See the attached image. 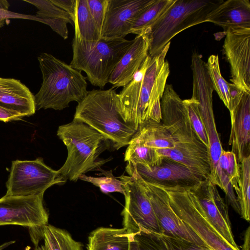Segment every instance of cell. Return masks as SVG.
Returning a JSON list of instances; mask_svg holds the SVG:
<instances>
[{
    "instance_id": "1",
    "label": "cell",
    "mask_w": 250,
    "mask_h": 250,
    "mask_svg": "<svg viewBox=\"0 0 250 250\" xmlns=\"http://www.w3.org/2000/svg\"><path fill=\"white\" fill-rule=\"evenodd\" d=\"M170 44L158 55H148L132 80L118 94L124 120L137 129L148 120L161 122L160 102L170 73L165 58Z\"/></svg>"
},
{
    "instance_id": "2",
    "label": "cell",
    "mask_w": 250,
    "mask_h": 250,
    "mask_svg": "<svg viewBox=\"0 0 250 250\" xmlns=\"http://www.w3.org/2000/svg\"><path fill=\"white\" fill-rule=\"evenodd\" d=\"M73 119L97 131L116 150L127 146L137 130L124 120L118 93L112 87L88 91L76 106Z\"/></svg>"
},
{
    "instance_id": "3",
    "label": "cell",
    "mask_w": 250,
    "mask_h": 250,
    "mask_svg": "<svg viewBox=\"0 0 250 250\" xmlns=\"http://www.w3.org/2000/svg\"><path fill=\"white\" fill-rule=\"evenodd\" d=\"M57 136L67 149V156L58 174L65 181L76 182L86 172L97 169L111 160L100 158L110 147L108 140L86 124L73 119L59 126Z\"/></svg>"
},
{
    "instance_id": "4",
    "label": "cell",
    "mask_w": 250,
    "mask_h": 250,
    "mask_svg": "<svg viewBox=\"0 0 250 250\" xmlns=\"http://www.w3.org/2000/svg\"><path fill=\"white\" fill-rule=\"evenodd\" d=\"M38 60L42 82L34 95L36 110H62L85 98L87 83L81 71L47 53L40 54Z\"/></svg>"
},
{
    "instance_id": "5",
    "label": "cell",
    "mask_w": 250,
    "mask_h": 250,
    "mask_svg": "<svg viewBox=\"0 0 250 250\" xmlns=\"http://www.w3.org/2000/svg\"><path fill=\"white\" fill-rule=\"evenodd\" d=\"M223 0H175L165 14L144 33L149 42L148 55H158L177 34L207 22L209 14Z\"/></svg>"
},
{
    "instance_id": "6",
    "label": "cell",
    "mask_w": 250,
    "mask_h": 250,
    "mask_svg": "<svg viewBox=\"0 0 250 250\" xmlns=\"http://www.w3.org/2000/svg\"><path fill=\"white\" fill-rule=\"evenodd\" d=\"M132 42L133 40L125 38H100L94 45L88 47L73 40V57L70 65L84 72L92 85L103 88Z\"/></svg>"
},
{
    "instance_id": "7",
    "label": "cell",
    "mask_w": 250,
    "mask_h": 250,
    "mask_svg": "<svg viewBox=\"0 0 250 250\" xmlns=\"http://www.w3.org/2000/svg\"><path fill=\"white\" fill-rule=\"evenodd\" d=\"M160 186L173 211L210 250H235L210 224L189 188Z\"/></svg>"
},
{
    "instance_id": "8",
    "label": "cell",
    "mask_w": 250,
    "mask_h": 250,
    "mask_svg": "<svg viewBox=\"0 0 250 250\" xmlns=\"http://www.w3.org/2000/svg\"><path fill=\"white\" fill-rule=\"evenodd\" d=\"M191 68L193 76L191 97L197 101L200 114L208 140L210 164L209 180L212 184L220 187L221 172L218 161L223 148L217 130L213 110L212 93L214 89L205 63H195Z\"/></svg>"
},
{
    "instance_id": "9",
    "label": "cell",
    "mask_w": 250,
    "mask_h": 250,
    "mask_svg": "<svg viewBox=\"0 0 250 250\" xmlns=\"http://www.w3.org/2000/svg\"><path fill=\"white\" fill-rule=\"evenodd\" d=\"M66 182L58 170L47 166L42 158L15 160L12 162L5 195L21 197L40 195L53 185Z\"/></svg>"
},
{
    "instance_id": "10",
    "label": "cell",
    "mask_w": 250,
    "mask_h": 250,
    "mask_svg": "<svg viewBox=\"0 0 250 250\" xmlns=\"http://www.w3.org/2000/svg\"><path fill=\"white\" fill-rule=\"evenodd\" d=\"M128 174L118 177L125 190V206L121 213L124 228L129 234L143 230L162 233L139 176L134 172Z\"/></svg>"
},
{
    "instance_id": "11",
    "label": "cell",
    "mask_w": 250,
    "mask_h": 250,
    "mask_svg": "<svg viewBox=\"0 0 250 250\" xmlns=\"http://www.w3.org/2000/svg\"><path fill=\"white\" fill-rule=\"evenodd\" d=\"M160 103L161 123L171 137L173 148H208L195 132L184 101L171 84H166Z\"/></svg>"
},
{
    "instance_id": "12",
    "label": "cell",
    "mask_w": 250,
    "mask_h": 250,
    "mask_svg": "<svg viewBox=\"0 0 250 250\" xmlns=\"http://www.w3.org/2000/svg\"><path fill=\"white\" fill-rule=\"evenodd\" d=\"M43 194L0 198V226L19 225L28 229L48 224L49 214L43 204Z\"/></svg>"
},
{
    "instance_id": "13",
    "label": "cell",
    "mask_w": 250,
    "mask_h": 250,
    "mask_svg": "<svg viewBox=\"0 0 250 250\" xmlns=\"http://www.w3.org/2000/svg\"><path fill=\"white\" fill-rule=\"evenodd\" d=\"M127 173L136 172L146 182L163 187H193L205 179L203 176L178 162L163 158L158 165L147 167L128 162Z\"/></svg>"
},
{
    "instance_id": "14",
    "label": "cell",
    "mask_w": 250,
    "mask_h": 250,
    "mask_svg": "<svg viewBox=\"0 0 250 250\" xmlns=\"http://www.w3.org/2000/svg\"><path fill=\"white\" fill-rule=\"evenodd\" d=\"M223 45L232 83L250 93V28L228 29Z\"/></svg>"
},
{
    "instance_id": "15",
    "label": "cell",
    "mask_w": 250,
    "mask_h": 250,
    "mask_svg": "<svg viewBox=\"0 0 250 250\" xmlns=\"http://www.w3.org/2000/svg\"><path fill=\"white\" fill-rule=\"evenodd\" d=\"M139 177L151 202L162 233L207 247L200 237L173 211L169 204L168 195L164 189L159 185L146 182Z\"/></svg>"
},
{
    "instance_id": "16",
    "label": "cell",
    "mask_w": 250,
    "mask_h": 250,
    "mask_svg": "<svg viewBox=\"0 0 250 250\" xmlns=\"http://www.w3.org/2000/svg\"><path fill=\"white\" fill-rule=\"evenodd\" d=\"M189 188L210 224L235 250H240L232 232L227 204L220 195L217 186L209 179H205Z\"/></svg>"
},
{
    "instance_id": "17",
    "label": "cell",
    "mask_w": 250,
    "mask_h": 250,
    "mask_svg": "<svg viewBox=\"0 0 250 250\" xmlns=\"http://www.w3.org/2000/svg\"><path fill=\"white\" fill-rule=\"evenodd\" d=\"M156 0H107L101 38H124L136 19Z\"/></svg>"
},
{
    "instance_id": "18",
    "label": "cell",
    "mask_w": 250,
    "mask_h": 250,
    "mask_svg": "<svg viewBox=\"0 0 250 250\" xmlns=\"http://www.w3.org/2000/svg\"><path fill=\"white\" fill-rule=\"evenodd\" d=\"M229 113L231 131L229 144L240 164L250 156V93L244 92Z\"/></svg>"
},
{
    "instance_id": "19",
    "label": "cell",
    "mask_w": 250,
    "mask_h": 250,
    "mask_svg": "<svg viewBox=\"0 0 250 250\" xmlns=\"http://www.w3.org/2000/svg\"><path fill=\"white\" fill-rule=\"evenodd\" d=\"M149 42L145 34L137 35L112 72L108 83L112 88L124 87L133 79L148 55Z\"/></svg>"
},
{
    "instance_id": "20",
    "label": "cell",
    "mask_w": 250,
    "mask_h": 250,
    "mask_svg": "<svg viewBox=\"0 0 250 250\" xmlns=\"http://www.w3.org/2000/svg\"><path fill=\"white\" fill-rule=\"evenodd\" d=\"M0 106L21 114L23 117L35 113V97L20 80L0 77Z\"/></svg>"
},
{
    "instance_id": "21",
    "label": "cell",
    "mask_w": 250,
    "mask_h": 250,
    "mask_svg": "<svg viewBox=\"0 0 250 250\" xmlns=\"http://www.w3.org/2000/svg\"><path fill=\"white\" fill-rule=\"evenodd\" d=\"M129 235V250H210L207 247L151 231H140Z\"/></svg>"
},
{
    "instance_id": "22",
    "label": "cell",
    "mask_w": 250,
    "mask_h": 250,
    "mask_svg": "<svg viewBox=\"0 0 250 250\" xmlns=\"http://www.w3.org/2000/svg\"><path fill=\"white\" fill-rule=\"evenodd\" d=\"M207 22L228 29L250 28V2L249 0H227L208 15Z\"/></svg>"
},
{
    "instance_id": "23",
    "label": "cell",
    "mask_w": 250,
    "mask_h": 250,
    "mask_svg": "<svg viewBox=\"0 0 250 250\" xmlns=\"http://www.w3.org/2000/svg\"><path fill=\"white\" fill-rule=\"evenodd\" d=\"M28 229L34 250H83L82 244L65 230L49 224Z\"/></svg>"
},
{
    "instance_id": "24",
    "label": "cell",
    "mask_w": 250,
    "mask_h": 250,
    "mask_svg": "<svg viewBox=\"0 0 250 250\" xmlns=\"http://www.w3.org/2000/svg\"><path fill=\"white\" fill-rule=\"evenodd\" d=\"M31 4L37 9L36 15L41 22L50 26L53 31L64 40L68 37L67 24L74 23L70 16L56 6L51 0H23Z\"/></svg>"
},
{
    "instance_id": "25",
    "label": "cell",
    "mask_w": 250,
    "mask_h": 250,
    "mask_svg": "<svg viewBox=\"0 0 250 250\" xmlns=\"http://www.w3.org/2000/svg\"><path fill=\"white\" fill-rule=\"evenodd\" d=\"M73 40L82 45L91 47L101 38V32L89 9L87 0H77Z\"/></svg>"
},
{
    "instance_id": "26",
    "label": "cell",
    "mask_w": 250,
    "mask_h": 250,
    "mask_svg": "<svg viewBox=\"0 0 250 250\" xmlns=\"http://www.w3.org/2000/svg\"><path fill=\"white\" fill-rule=\"evenodd\" d=\"M130 235L122 229L99 228L88 236L87 250H129Z\"/></svg>"
},
{
    "instance_id": "27",
    "label": "cell",
    "mask_w": 250,
    "mask_h": 250,
    "mask_svg": "<svg viewBox=\"0 0 250 250\" xmlns=\"http://www.w3.org/2000/svg\"><path fill=\"white\" fill-rule=\"evenodd\" d=\"M127 146L125 154V161L127 162L153 167L163 159L156 149L145 144L135 134Z\"/></svg>"
},
{
    "instance_id": "28",
    "label": "cell",
    "mask_w": 250,
    "mask_h": 250,
    "mask_svg": "<svg viewBox=\"0 0 250 250\" xmlns=\"http://www.w3.org/2000/svg\"><path fill=\"white\" fill-rule=\"evenodd\" d=\"M175 0H156L143 11L134 22L129 34H144L173 5Z\"/></svg>"
},
{
    "instance_id": "29",
    "label": "cell",
    "mask_w": 250,
    "mask_h": 250,
    "mask_svg": "<svg viewBox=\"0 0 250 250\" xmlns=\"http://www.w3.org/2000/svg\"><path fill=\"white\" fill-rule=\"evenodd\" d=\"M240 180L238 186L233 188L238 203L241 217L247 221L250 218V156L240 163Z\"/></svg>"
},
{
    "instance_id": "30",
    "label": "cell",
    "mask_w": 250,
    "mask_h": 250,
    "mask_svg": "<svg viewBox=\"0 0 250 250\" xmlns=\"http://www.w3.org/2000/svg\"><path fill=\"white\" fill-rule=\"evenodd\" d=\"M218 166L221 174V187L229 179L233 188L237 187L240 180V168L235 154L232 151L223 149Z\"/></svg>"
},
{
    "instance_id": "31",
    "label": "cell",
    "mask_w": 250,
    "mask_h": 250,
    "mask_svg": "<svg viewBox=\"0 0 250 250\" xmlns=\"http://www.w3.org/2000/svg\"><path fill=\"white\" fill-rule=\"evenodd\" d=\"M206 63L208 74L213 89L216 91L225 105L228 108L229 104V83L224 79L221 73L218 56H210Z\"/></svg>"
},
{
    "instance_id": "32",
    "label": "cell",
    "mask_w": 250,
    "mask_h": 250,
    "mask_svg": "<svg viewBox=\"0 0 250 250\" xmlns=\"http://www.w3.org/2000/svg\"><path fill=\"white\" fill-rule=\"evenodd\" d=\"M97 169L101 171L104 176L96 177L82 174L79 177V179L90 183L99 187L104 193L118 192L125 194L122 181L113 175L112 170L105 171L100 167Z\"/></svg>"
},
{
    "instance_id": "33",
    "label": "cell",
    "mask_w": 250,
    "mask_h": 250,
    "mask_svg": "<svg viewBox=\"0 0 250 250\" xmlns=\"http://www.w3.org/2000/svg\"><path fill=\"white\" fill-rule=\"evenodd\" d=\"M192 127L203 144L208 148V140L199 111L197 101L193 98L183 100Z\"/></svg>"
},
{
    "instance_id": "34",
    "label": "cell",
    "mask_w": 250,
    "mask_h": 250,
    "mask_svg": "<svg viewBox=\"0 0 250 250\" xmlns=\"http://www.w3.org/2000/svg\"><path fill=\"white\" fill-rule=\"evenodd\" d=\"M87 2L90 13L101 34L107 0H87Z\"/></svg>"
},
{
    "instance_id": "35",
    "label": "cell",
    "mask_w": 250,
    "mask_h": 250,
    "mask_svg": "<svg viewBox=\"0 0 250 250\" xmlns=\"http://www.w3.org/2000/svg\"><path fill=\"white\" fill-rule=\"evenodd\" d=\"M51 1L56 6L66 12L70 16L74 23L76 14L77 0H51Z\"/></svg>"
},
{
    "instance_id": "36",
    "label": "cell",
    "mask_w": 250,
    "mask_h": 250,
    "mask_svg": "<svg viewBox=\"0 0 250 250\" xmlns=\"http://www.w3.org/2000/svg\"><path fill=\"white\" fill-rule=\"evenodd\" d=\"M10 19H25L41 22L40 20L35 16L22 14L9 10L0 9V20H9Z\"/></svg>"
},
{
    "instance_id": "37",
    "label": "cell",
    "mask_w": 250,
    "mask_h": 250,
    "mask_svg": "<svg viewBox=\"0 0 250 250\" xmlns=\"http://www.w3.org/2000/svg\"><path fill=\"white\" fill-rule=\"evenodd\" d=\"M23 116L20 113L0 106V121L4 122L21 120Z\"/></svg>"
},
{
    "instance_id": "38",
    "label": "cell",
    "mask_w": 250,
    "mask_h": 250,
    "mask_svg": "<svg viewBox=\"0 0 250 250\" xmlns=\"http://www.w3.org/2000/svg\"><path fill=\"white\" fill-rule=\"evenodd\" d=\"M250 227L249 226L245 231L244 237V243L242 246V250H250Z\"/></svg>"
},
{
    "instance_id": "39",
    "label": "cell",
    "mask_w": 250,
    "mask_h": 250,
    "mask_svg": "<svg viewBox=\"0 0 250 250\" xmlns=\"http://www.w3.org/2000/svg\"><path fill=\"white\" fill-rule=\"evenodd\" d=\"M10 4L6 0H0V9L9 10Z\"/></svg>"
},
{
    "instance_id": "40",
    "label": "cell",
    "mask_w": 250,
    "mask_h": 250,
    "mask_svg": "<svg viewBox=\"0 0 250 250\" xmlns=\"http://www.w3.org/2000/svg\"><path fill=\"white\" fill-rule=\"evenodd\" d=\"M9 20H0V28L3 26L5 23H7V21Z\"/></svg>"
},
{
    "instance_id": "41",
    "label": "cell",
    "mask_w": 250,
    "mask_h": 250,
    "mask_svg": "<svg viewBox=\"0 0 250 250\" xmlns=\"http://www.w3.org/2000/svg\"><path fill=\"white\" fill-rule=\"evenodd\" d=\"M3 248V246H0V250H1V249H2Z\"/></svg>"
}]
</instances>
